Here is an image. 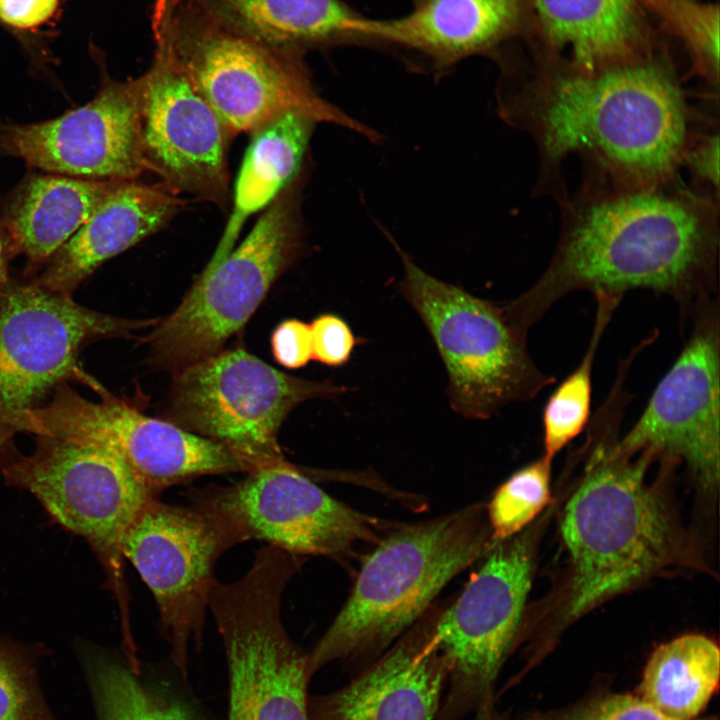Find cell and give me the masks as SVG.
I'll list each match as a JSON object with an SVG mask.
<instances>
[{
	"label": "cell",
	"instance_id": "obj_1",
	"mask_svg": "<svg viewBox=\"0 0 720 720\" xmlns=\"http://www.w3.org/2000/svg\"><path fill=\"white\" fill-rule=\"evenodd\" d=\"M498 112L534 142L536 195L567 196L563 164L578 155L585 179L616 187L676 182L699 115L666 65L635 60L585 71L569 64L498 94Z\"/></svg>",
	"mask_w": 720,
	"mask_h": 720
},
{
	"label": "cell",
	"instance_id": "obj_2",
	"mask_svg": "<svg viewBox=\"0 0 720 720\" xmlns=\"http://www.w3.org/2000/svg\"><path fill=\"white\" fill-rule=\"evenodd\" d=\"M560 233L538 280L508 302L528 332L562 297L580 290L668 295L691 312L715 289L719 202L676 182L625 188L587 180L559 203Z\"/></svg>",
	"mask_w": 720,
	"mask_h": 720
},
{
	"label": "cell",
	"instance_id": "obj_3",
	"mask_svg": "<svg viewBox=\"0 0 720 720\" xmlns=\"http://www.w3.org/2000/svg\"><path fill=\"white\" fill-rule=\"evenodd\" d=\"M627 402L624 381L616 379L588 423L584 473L562 513L570 564L563 606L567 621L683 559L682 529L659 489L646 479L652 458L619 446Z\"/></svg>",
	"mask_w": 720,
	"mask_h": 720
},
{
	"label": "cell",
	"instance_id": "obj_4",
	"mask_svg": "<svg viewBox=\"0 0 720 720\" xmlns=\"http://www.w3.org/2000/svg\"><path fill=\"white\" fill-rule=\"evenodd\" d=\"M492 544L482 504L394 526L364 558L347 601L309 653L312 674L335 660L377 658Z\"/></svg>",
	"mask_w": 720,
	"mask_h": 720
},
{
	"label": "cell",
	"instance_id": "obj_5",
	"mask_svg": "<svg viewBox=\"0 0 720 720\" xmlns=\"http://www.w3.org/2000/svg\"><path fill=\"white\" fill-rule=\"evenodd\" d=\"M212 107L231 135L253 132L272 119L301 112L372 142L381 135L322 98L303 53L279 50L237 33L182 0L154 35Z\"/></svg>",
	"mask_w": 720,
	"mask_h": 720
},
{
	"label": "cell",
	"instance_id": "obj_6",
	"mask_svg": "<svg viewBox=\"0 0 720 720\" xmlns=\"http://www.w3.org/2000/svg\"><path fill=\"white\" fill-rule=\"evenodd\" d=\"M392 242L403 266L400 294L433 339L447 372L449 403L456 413L473 420L488 419L510 403L534 398L553 383L554 378L530 356L528 332L506 303H492L437 279Z\"/></svg>",
	"mask_w": 720,
	"mask_h": 720
},
{
	"label": "cell",
	"instance_id": "obj_7",
	"mask_svg": "<svg viewBox=\"0 0 720 720\" xmlns=\"http://www.w3.org/2000/svg\"><path fill=\"white\" fill-rule=\"evenodd\" d=\"M305 558L264 545L246 574L215 581L211 611L226 654L228 720H310L309 653L290 638L281 617L284 589Z\"/></svg>",
	"mask_w": 720,
	"mask_h": 720
},
{
	"label": "cell",
	"instance_id": "obj_8",
	"mask_svg": "<svg viewBox=\"0 0 720 720\" xmlns=\"http://www.w3.org/2000/svg\"><path fill=\"white\" fill-rule=\"evenodd\" d=\"M7 485L30 492L47 513L83 537L100 561L116 600L125 648L134 641L125 579L124 536L154 497L114 451L93 443L36 436L30 454L8 443L0 450Z\"/></svg>",
	"mask_w": 720,
	"mask_h": 720
},
{
	"label": "cell",
	"instance_id": "obj_9",
	"mask_svg": "<svg viewBox=\"0 0 720 720\" xmlns=\"http://www.w3.org/2000/svg\"><path fill=\"white\" fill-rule=\"evenodd\" d=\"M304 172L265 209L217 266L202 272L180 305L145 339L153 368L172 375L212 356L238 332L303 245Z\"/></svg>",
	"mask_w": 720,
	"mask_h": 720
},
{
	"label": "cell",
	"instance_id": "obj_10",
	"mask_svg": "<svg viewBox=\"0 0 720 720\" xmlns=\"http://www.w3.org/2000/svg\"><path fill=\"white\" fill-rule=\"evenodd\" d=\"M346 390L286 374L242 348L221 350L173 374L162 415L224 446L252 471L286 461L278 434L294 408Z\"/></svg>",
	"mask_w": 720,
	"mask_h": 720
},
{
	"label": "cell",
	"instance_id": "obj_11",
	"mask_svg": "<svg viewBox=\"0 0 720 720\" xmlns=\"http://www.w3.org/2000/svg\"><path fill=\"white\" fill-rule=\"evenodd\" d=\"M97 393L101 400L94 402L62 383L43 406L0 407V423L15 432L104 446L117 453L157 498L166 489L202 476L249 472L224 446L147 416L103 386Z\"/></svg>",
	"mask_w": 720,
	"mask_h": 720
},
{
	"label": "cell",
	"instance_id": "obj_12",
	"mask_svg": "<svg viewBox=\"0 0 720 720\" xmlns=\"http://www.w3.org/2000/svg\"><path fill=\"white\" fill-rule=\"evenodd\" d=\"M534 529L494 542L457 599L440 609L435 643L449 691L435 720H459L492 697L519 636L532 582Z\"/></svg>",
	"mask_w": 720,
	"mask_h": 720
},
{
	"label": "cell",
	"instance_id": "obj_13",
	"mask_svg": "<svg viewBox=\"0 0 720 720\" xmlns=\"http://www.w3.org/2000/svg\"><path fill=\"white\" fill-rule=\"evenodd\" d=\"M185 495L236 545L258 540L304 557L343 559L395 526L333 498L287 460L249 471L230 485L191 488Z\"/></svg>",
	"mask_w": 720,
	"mask_h": 720
},
{
	"label": "cell",
	"instance_id": "obj_14",
	"mask_svg": "<svg viewBox=\"0 0 720 720\" xmlns=\"http://www.w3.org/2000/svg\"><path fill=\"white\" fill-rule=\"evenodd\" d=\"M157 319H125L88 309L34 281L8 284L0 299V407L22 409L67 380L101 387L77 362L98 339L131 337Z\"/></svg>",
	"mask_w": 720,
	"mask_h": 720
},
{
	"label": "cell",
	"instance_id": "obj_15",
	"mask_svg": "<svg viewBox=\"0 0 720 720\" xmlns=\"http://www.w3.org/2000/svg\"><path fill=\"white\" fill-rule=\"evenodd\" d=\"M235 545L230 534L200 507L159 498L143 507L124 536V558L150 589L160 629L182 671L190 643L201 646L216 564Z\"/></svg>",
	"mask_w": 720,
	"mask_h": 720
},
{
	"label": "cell",
	"instance_id": "obj_16",
	"mask_svg": "<svg viewBox=\"0 0 720 720\" xmlns=\"http://www.w3.org/2000/svg\"><path fill=\"white\" fill-rule=\"evenodd\" d=\"M690 336L620 448L680 462L705 490L720 472V319L712 297L691 312Z\"/></svg>",
	"mask_w": 720,
	"mask_h": 720
},
{
	"label": "cell",
	"instance_id": "obj_17",
	"mask_svg": "<svg viewBox=\"0 0 720 720\" xmlns=\"http://www.w3.org/2000/svg\"><path fill=\"white\" fill-rule=\"evenodd\" d=\"M155 43L152 65L138 77L145 168L172 192L225 210L231 197L227 154L232 137L165 42Z\"/></svg>",
	"mask_w": 720,
	"mask_h": 720
},
{
	"label": "cell",
	"instance_id": "obj_18",
	"mask_svg": "<svg viewBox=\"0 0 720 720\" xmlns=\"http://www.w3.org/2000/svg\"><path fill=\"white\" fill-rule=\"evenodd\" d=\"M0 142L8 154L53 174L136 181L146 171L138 78L105 79L88 103L54 119L8 125Z\"/></svg>",
	"mask_w": 720,
	"mask_h": 720
},
{
	"label": "cell",
	"instance_id": "obj_19",
	"mask_svg": "<svg viewBox=\"0 0 720 720\" xmlns=\"http://www.w3.org/2000/svg\"><path fill=\"white\" fill-rule=\"evenodd\" d=\"M431 607L375 663L343 688L309 703L310 720H435L447 667Z\"/></svg>",
	"mask_w": 720,
	"mask_h": 720
},
{
	"label": "cell",
	"instance_id": "obj_20",
	"mask_svg": "<svg viewBox=\"0 0 720 720\" xmlns=\"http://www.w3.org/2000/svg\"><path fill=\"white\" fill-rule=\"evenodd\" d=\"M182 206L177 194L163 184L121 182L33 281L72 296L102 263L162 229Z\"/></svg>",
	"mask_w": 720,
	"mask_h": 720
},
{
	"label": "cell",
	"instance_id": "obj_21",
	"mask_svg": "<svg viewBox=\"0 0 720 720\" xmlns=\"http://www.w3.org/2000/svg\"><path fill=\"white\" fill-rule=\"evenodd\" d=\"M407 15L360 18L354 38L391 42L422 53L446 68L506 36L518 17V0H412Z\"/></svg>",
	"mask_w": 720,
	"mask_h": 720
},
{
	"label": "cell",
	"instance_id": "obj_22",
	"mask_svg": "<svg viewBox=\"0 0 720 720\" xmlns=\"http://www.w3.org/2000/svg\"><path fill=\"white\" fill-rule=\"evenodd\" d=\"M121 182L59 174L34 175L6 208L3 227L13 254L46 263Z\"/></svg>",
	"mask_w": 720,
	"mask_h": 720
},
{
	"label": "cell",
	"instance_id": "obj_23",
	"mask_svg": "<svg viewBox=\"0 0 720 720\" xmlns=\"http://www.w3.org/2000/svg\"><path fill=\"white\" fill-rule=\"evenodd\" d=\"M318 122L301 112L284 113L251 132L232 195V212L215 253L203 272L234 248L246 220L265 209L303 171Z\"/></svg>",
	"mask_w": 720,
	"mask_h": 720
},
{
	"label": "cell",
	"instance_id": "obj_24",
	"mask_svg": "<svg viewBox=\"0 0 720 720\" xmlns=\"http://www.w3.org/2000/svg\"><path fill=\"white\" fill-rule=\"evenodd\" d=\"M219 24L270 47L306 48L353 37L359 16L342 0H186Z\"/></svg>",
	"mask_w": 720,
	"mask_h": 720
},
{
	"label": "cell",
	"instance_id": "obj_25",
	"mask_svg": "<svg viewBox=\"0 0 720 720\" xmlns=\"http://www.w3.org/2000/svg\"><path fill=\"white\" fill-rule=\"evenodd\" d=\"M550 43L585 71L640 58L636 0H534Z\"/></svg>",
	"mask_w": 720,
	"mask_h": 720
},
{
	"label": "cell",
	"instance_id": "obj_26",
	"mask_svg": "<svg viewBox=\"0 0 720 720\" xmlns=\"http://www.w3.org/2000/svg\"><path fill=\"white\" fill-rule=\"evenodd\" d=\"M717 644L701 634L663 643L651 654L640 686L641 699L673 720H693L718 687Z\"/></svg>",
	"mask_w": 720,
	"mask_h": 720
},
{
	"label": "cell",
	"instance_id": "obj_27",
	"mask_svg": "<svg viewBox=\"0 0 720 720\" xmlns=\"http://www.w3.org/2000/svg\"><path fill=\"white\" fill-rule=\"evenodd\" d=\"M587 350L578 366L549 396L542 413L544 456L552 460L580 435L591 419L592 373L597 349L623 295L598 292Z\"/></svg>",
	"mask_w": 720,
	"mask_h": 720
},
{
	"label": "cell",
	"instance_id": "obj_28",
	"mask_svg": "<svg viewBox=\"0 0 720 720\" xmlns=\"http://www.w3.org/2000/svg\"><path fill=\"white\" fill-rule=\"evenodd\" d=\"M91 682L100 720H195L180 702L145 687L115 661L95 660Z\"/></svg>",
	"mask_w": 720,
	"mask_h": 720
},
{
	"label": "cell",
	"instance_id": "obj_29",
	"mask_svg": "<svg viewBox=\"0 0 720 720\" xmlns=\"http://www.w3.org/2000/svg\"><path fill=\"white\" fill-rule=\"evenodd\" d=\"M551 462L543 455L514 472L495 491L486 507L493 543L526 529L550 503Z\"/></svg>",
	"mask_w": 720,
	"mask_h": 720
},
{
	"label": "cell",
	"instance_id": "obj_30",
	"mask_svg": "<svg viewBox=\"0 0 720 720\" xmlns=\"http://www.w3.org/2000/svg\"><path fill=\"white\" fill-rule=\"evenodd\" d=\"M655 14L688 48L695 70L709 84H718L719 7L692 0H636Z\"/></svg>",
	"mask_w": 720,
	"mask_h": 720
},
{
	"label": "cell",
	"instance_id": "obj_31",
	"mask_svg": "<svg viewBox=\"0 0 720 720\" xmlns=\"http://www.w3.org/2000/svg\"><path fill=\"white\" fill-rule=\"evenodd\" d=\"M0 720H54L23 651L0 636Z\"/></svg>",
	"mask_w": 720,
	"mask_h": 720
},
{
	"label": "cell",
	"instance_id": "obj_32",
	"mask_svg": "<svg viewBox=\"0 0 720 720\" xmlns=\"http://www.w3.org/2000/svg\"><path fill=\"white\" fill-rule=\"evenodd\" d=\"M312 359L330 367L345 365L358 339L348 323L332 313L318 315L310 324Z\"/></svg>",
	"mask_w": 720,
	"mask_h": 720
},
{
	"label": "cell",
	"instance_id": "obj_33",
	"mask_svg": "<svg viewBox=\"0 0 720 720\" xmlns=\"http://www.w3.org/2000/svg\"><path fill=\"white\" fill-rule=\"evenodd\" d=\"M686 165L696 183L698 192L718 200L719 191V136L712 129L696 130L687 146L682 166Z\"/></svg>",
	"mask_w": 720,
	"mask_h": 720
},
{
	"label": "cell",
	"instance_id": "obj_34",
	"mask_svg": "<svg viewBox=\"0 0 720 720\" xmlns=\"http://www.w3.org/2000/svg\"><path fill=\"white\" fill-rule=\"evenodd\" d=\"M563 720H673L638 697L610 695L577 707ZM695 720V719H693ZM699 720H713L699 719Z\"/></svg>",
	"mask_w": 720,
	"mask_h": 720
},
{
	"label": "cell",
	"instance_id": "obj_35",
	"mask_svg": "<svg viewBox=\"0 0 720 720\" xmlns=\"http://www.w3.org/2000/svg\"><path fill=\"white\" fill-rule=\"evenodd\" d=\"M271 349L278 364L298 369L312 360L310 325L298 319L281 322L271 336Z\"/></svg>",
	"mask_w": 720,
	"mask_h": 720
},
{
	"label": "cell",
	"instance_id": "obj_36",
	"mask_svg": "<svg viewBox=\"0 0 720 720\" xmlns=\"http://www.w3.org/2000/svg\"><path fill=\"white\" fill-rule=\"evenodd\" d=\"M58 0H0V19L15 28L42 25L55 13Z\"/></svg>",
	"mask_w": 720,
	"mask_h": 720
},
{
	"label": "cell",
	"instance_id": "obj_37",
	"mask_svg": "<svg viewBox=\"0 0 720 720\" xmlns=\"http://www.w3.org/2000/svg\"><path fill=\"white\" fill-rule=\"evenodd\" d=\"M182 0H154L152 8V30L158 31L168 23Z\"/></svg>",
	"mask_w": 720,
	"mask_h": 720
},
{
	"label": "cell",
	"instance_id": "obj_38",
	"mask_svg": "<svg viewBox=\"0 0 720 720\" xmlns=\"http://www.w3.org/2000/svg\"><path fill=\"white\" fill-rule=\"evenodd\" d=\"M11 255H13V253L8 239L0 232V299L9 284L8 263Z\"/></svg>",
	"mask_w": 720,
	"mask_h": 720
},
{
	"label": "cell",
	"instance_id": "obj_39",
	"mask_svg": "<svg viewBox=\"0 0 720 720\" xmlns=\"http://www.w3.org/2000/svg\"><path fill=\"white\" fill-rule=\"evenodd\" d=\"M476 711L475 720H508L495 710L492 697L481 703Z\"/></svg>",
	"mask_w": 720,
	"mask_h": 720
},
{
	"label": "cell",
	"instance_id": "obj_40",
	"mask_svg": "<svg viewBox=\"0 0 720 720\" xmlns=\"http://www.w3.org/2000/svg\"><path fill=\"white\" fill-rule=\"evenodd\" d=\"M15 433L13 429L0 423V450L11 442Z\"/></svg>",
	"mask_w": 720,
	"mask_h": 720
}]
</instances>
